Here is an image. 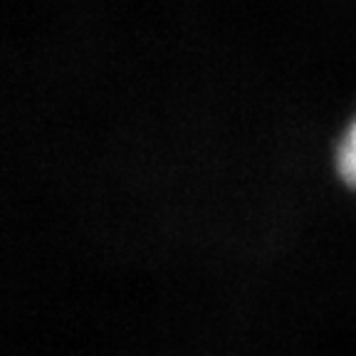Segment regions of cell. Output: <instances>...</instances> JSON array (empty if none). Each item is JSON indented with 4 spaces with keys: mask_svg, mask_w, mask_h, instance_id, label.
<instances>
[{
    "mask_svg": "<svg viewBox=\"0 0 356 356\" xmlns=\"http://www.w3.org/2000/svg\"><path fill=\"white\" fill-rule=\"evenodd\" d=\"M334 166H337V173H339L341 181H344L351 191H356V117L346 124L339 141H337Z\"/></svg>",
    "mask_w": 356,
    "mask_h": 356,
    "instance_id": "6da1fadb",
    "label": "cell"
}]
</instances>
